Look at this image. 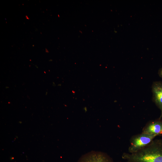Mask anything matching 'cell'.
<instances>
[{
    "mask_svg": "<svg viewBox=\"0 0 162 162\" xmlns=\"http://www.w3.org/2000/svg\"></svg>",
    "mask_w": 162,
    "mask_h": 162,
    "instance_id": "7",
    "label": "cell"
},
{
    "mask_svg": "<svg viewBox=\"0 0 162 162\" xmlns=\"http://www.w3.org/2000/svg\"><path fill=\"white\" fill-rule=\"evenodd\" d=\"M122 158L128 162H162V140H153L136 152L124 153Z\"/></svg>",
    "mask_w": 162,
    "mask_h": 162,
    "instance_id": "1",
    "label": "cell"
},
{
    "mask_svg": "<svg viewBox=\"0 0 162 162\" xmlns=\"http://www.w3.org/2000/svg\"><path fill=\"white\" fill-rule=\"evenodd\" d=\"M142 133L157 136L162 135V120L158 119L149 122L143 128Z\"/></svg>",
    "mask_w": 162,
    "mask_h": 162,
    "instance_id": "5",
    "label": "cell"
},
{
    "mask_svg": "<svg viewBox=\"0 0 162 162\" xmlns=\"http://www.w3.org/2000/svg\"><path fill=\"white\" fill-rule=\"evenodd\" d=\"M158 73L159 76L162 78V68H160L159 70Z\"/></svg>",
    "mask_w": 162,
    "mask_h": 162,
    "instance_id": "6",
    "label": "cell"
},
{
    "mask_svg": "<svg viewBox=\"0 0 162 162\" xmlns=\"http://www.w3.org/2000/svg\"><path fill=\"white\" fill-rule=\"evenodd\" d=\"M77 162H114L106 154L99 151H92L82 155Z\"/></svg>",
    "mask_w": 162,
    "mask_h": 162,
    "instance_id": "3",
    "label": "cell"
},
{
    "mask_svg": "<svg viewBox=\"0 0 162 162\" xmlns=\"http://www.w3.org/2000/svg\"><path fill=\"white\" fill-rule=\"evenodd\" d=\"M152 100L161 112L160 116L159 118H162V82H154L152 85Z\"/></svg>",
    "mask_w": 162,
    "mask_h": 162,
    "instance_id": "4",
    "label": "cell"
},
{
    "mask_svg": "<svg viewBox=\"0 0 162 162\" xmlns=\"http://www.w3.org/2000/svg\"><path fill=\"white\" fill-rule=\"evenodd\" d=\"M157 136L155 135L142 133L132 136L128 148L129 153H134L143 148L149 144Z\"/></svg>",
    "mask_w": 162,
    "mask_h": 162,
    "instance_id": "2",
    "label": "cell"
}]
</instances>
